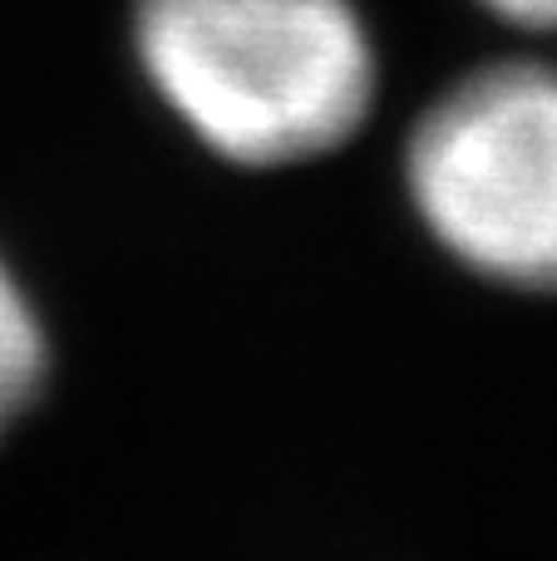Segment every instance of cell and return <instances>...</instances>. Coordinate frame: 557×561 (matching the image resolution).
Returning a JSON list of instances; mask_svg holds the SVG:
<instances>
[{"label": "cell", "mask_w": 557, "mask_h": 561, "mask_svg": "<svg viewBox=\"0 0 557 561\" xmlns=\"http://www.w3.org/2000/svg\"><path fill=\"white\" fill-rule=\"evenodd\" d=\"M134 59L158 104L242 168H286L355 138L380 59L355 0H134Z\"/></svg>", "instance_id": "1"}, {"label": "cell", "mask_w": 557, "mask_h": 561, "mask_svg": "<svg viewBox=\"0 0 557 561\" xmlns=\"http://www.w3.org/2000/svg\"><path fill=\"white\" fill-rule=\"evenodd\" d=\"M49 345L39 316L30 306L25 286L0 262V434L30 409V399L45 385Z\"/></svg>", "instance_id": "3"}, {"label": "cell", "mask_w": 557, "mask_h": 561, "mask_svg": "<svg viewBox=\"0 0 557 561\" xmlns=\"http://www.w3.org/2000/svg\"><path fill=\"white\" fill-rule=\"evenodd\" d=\"M405 193L459 266L557 290V69L499 59L454 79L410 128Z\"/></svg>", "instance_id": "2"}, {"label": "cell", "mask_w": 557, "mask_h": 561, "mask_svg": "<svg viewBox=\"0 0 557 561\" xmlns=\"http://www.w3.org/2000/svg\"><path fill=\"white\" fill-rule=\"evenodd\" d=\"M479 5L519 30H557V0H479Z\"/></svg>", "instance_id": "4"}]
</instances>
